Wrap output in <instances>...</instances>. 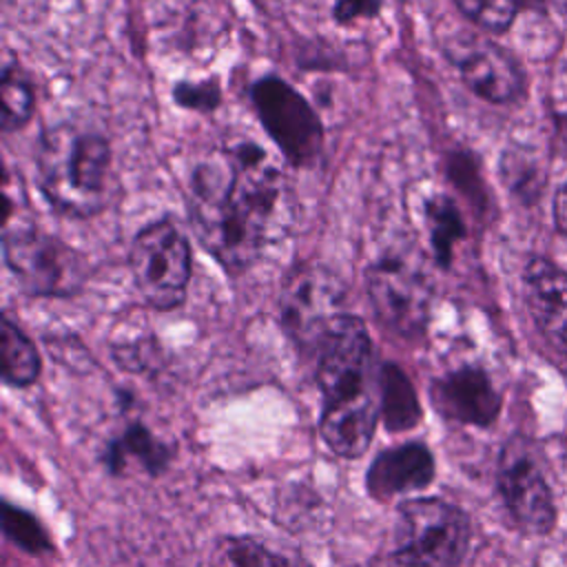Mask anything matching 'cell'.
<instances>
[{
	"label": "cell",
	"instance_id": "obj_1",
	"mask_svg": "<svg viewBox=\"0 0 567 567\" xmlns=\"http://www.w3.org/2000/svg\"><path fill=\"white\" fill-rule=\"evenodd\" d=\"M288 182L255 142H239L190 173V226L219 266L241 275L259 261L284 215Z\"/></svg>",
	"mask_w": 567,
	"mask_h": 567
},
{
	"label": "cell",
	"instance_id": "obj_8",
	"mask_svg": "<svg viewBox=\"0 0 567 567\" xmlns=\"http://www.w3.org/2000/svg\"><path fill=\"white\" fill-rule=\"evenodd\" d=\"M348 288L343 279L319 261H297L281 279L279 321L288 339L306 354H315L328 326L343 315Z\"/></svg>",
	"mask_w": 567,
	"mask_h": 567
},
{
	"label": "cell",
	"instance_id": "obj_24",
	"mask_svg": "<svg viewBox=\"0 0 567 567\" xmlns=\"http://www.w3.org/2000/svg\"><path fill=\"white\" fill-rule=\"evenodd\" d=\"M173 102L186 111L208 115L221 104V86L217 78H206L199 82L182 80L173 86Z\"/></svg>",
	"mask_w": 567,
	"mask_h": 567
},
{
	"label": "cell",
	"instance_id": "obj_3",
	"mask_svg": "<svg viewBox=\"0 0 567 567\" xmlns=\"http://www.w3.org/2000/svg\"><path fill=\"white\" fill-rule=\"evenodd\" d=\"M111 164L113 151L102 133L58 122L38 137L35 186L58 215L91 219L109 204Z\"/></svg>",
	"mask_w": 567,
	"mask_h": 567
},
{
	"label": "cell",
	"instance_id": "obj_6",
	"mask_svg": "<svg viewBox=\"0 0 567 567\" xmlns=\"http://www.w3.org/2000/svg\"><path fill=\"white\" fill-rule=\"evenodd\" d=\"M128 268L137 292L153 310H175L186 301L193 275L190 241L173 219H153L133 235Z\"/></svg>",
	"mask_w": 567,
	"mask_h": 567
},
{
	"label": "cell",
	"instance_id": "obj_9",
	"mask_svg": "<svg viewBox=\"0 0 567 567\" xmlns=\"http://www.w3.org/2000/svg\"><path fill=\"white\" fill-rule=\"evenodd\" d=\"M363 279L374 317L385 330L408 341L425 334L432 286L410 257L388 252L365 268Z\"/></svg>",
	"mask_w": 567,
	"mask_h": 567
},
{
	"label": "cell",
	"instance_id": "obj_19",
	"mask_svg": "<svg viewBox=\"0 0 567 567\" xmlns=\"http://www.w3.org/2000/svg\"><path fill=\"white\" fill-rule=\"evenodd\" d=\"M423 215H425L434 259L441 268H450L452 257H454V246L467 233L463 215H461L456 202L443 193L425 199Z\"/></svg>",
	"mask_w": 567,
	"mask_h": 567
},
{
	"label": "cell",
	"instance_id": "obj_13",
	"mask_svg": "<svg viewBox=\"0 0 567 567\" xmlns=\"http://www.w3.org/2000/svg\"><path fill=\"white\" fill-rule=\"evenodd\" d=\"M523 290L538 332L567 359V272L545 257H532L523 272Z\"/></svg>",
	"mask_w": 567,
	"mask_h": 567
},
{
	"label": "cell",
	"instance_id": "obj_14",
	"mask_svg": "<svg viewBox=\"0 0 567 567\" xmlns=\"http://www.w3.org/2000/svg\"><path fill=\"white\" fill-rule=\"evenodd\" d=\"M434 456L423 441L401 443L374 456L365 472V489L374 501L425 489L434 478Z\"/></svg>",
	"mask_w": 567,
	"mask_h": 567
},
{
	"label": "cell",
	"instance_id": "obj_17",
	"mask_svg": "<svg viewBox=\"0 0 567 567\" xmlns=\"http://www.w3.org/2000/svg\"><path fill=\"white\" fill-rule=\"evenodd\" d=\"M210 567H312L295 551L275 549L255 536H221L210 551Z\"/></svg>",
	"mask_w": 567,
	"mask_h": 567
},
{
	"label": "cell",
	"instance_id": "obj_21",
	"mask_svg": "<svg viewBox=\"0 0 567 567\" xmlns=\"http://www.w3.org/2000/svg\"><path fill=\"white\" fill-rule=\"evenodd\" d=\"M2 532L7 540H11L16 547L31 556H42L53 551V540L47 534L40 518L11 501L2 503Z\"/></svg>",
	"mask_w": 567,
	"mask_h": 567
},
{
	"label": "cell",
	"instance_id": "obj_5",
	"mask_svg": "<svg viewBox=\"0 0 567 567\" xmlns=\"http://www.w3.org/2000/svg\"><path fill=\"white\" fill-rule=\"evenodd\" d=\"M2 259L29 297H73L82 292L89 279L86 257L38 226H7Z\"/></svg>",
	"mask_w": 567,
	"mask_h": 567
},
{
	"label": "cell",
	"instance_id": "obj_28",
	"mask_svg": "<svg viewBox=\"0 0 567 567\" xmlns=\"http://www.w3.org/2000/svg\"><path fill=\"white\" fill-rule=\"evenodd\" d=\"M540 2L543 0H518V7H532L534 9V7H540Z\"/></svg>",
	"mask_w": 567,
	"mask_h": 567
},
{
	"label": "cell",
	"instance_id": "obj_26",
	"mask_svg": "<svg viewBox=\"0 0 567 567\" xmlns=\"http://www.w3.org/2000/svg\"><path fill=\"white\" fill-rule=\"evenodd\" d=\"M385 0H337L332 4V20L341 27H350L359 20H372L381 13Z\"/></svg>",
	"mask_w": 567,
	"mask_h": 567
},
{
	"label": "cell",
	"instance_id": "obj_4",
	"mask_svg": "<svg viewBox=\"0 0 567 567\" xmlns=\"http://www.w3.org/2000/svg\"><path fill=\"white\" fill-rule=\"evenodd\" d=\"M472 525L467 514L439 496L399 503L392 545L396 567H458L467 554Z\"/></svg>",
	"mask_w": 567,
	"mask_h": 567
},
{
	"label": "cell",
	"instance_id": "obj_18",
	"mask_svg": "<svg viewBox=\"0 0 567 567\" xmlns=\"http://www.w3.org/2000/svg\"><path fill=\"white\" fill-rule=\"evenodd\" d=\"M0 372L11 388H29L42 372V357L35 343L7 312L0 326Z\"/></svg>",
	"mask_w": 567,
	"mask_h": 567
},
{
	"label": "cell",
	"instance_id": "obj_25",
	"mask_svg": "<svg viewBox=\"0 0 567 567\" xmlns=\"http://www.w3.org/2000/svg\"><path fill=\"white\" fill-rule=\"evenodd\" d=\"M450 182L463 190L474 204H483L485 199V190L483 184L478 179V168L472 155L463 153V151H454L447 155V168H445Z\"/></svg>",
	"mask_w": 567,
	"mask_h": 567
},
{
	"label": "cell",
	"instance_id": "obj_10",
	"mask_svg": "<svg viewBox=\"0 0 567 567\" xmlns=\"http://www.w3.org/2000/svg\"><path fill=\"white\" fill-rule=\"evenodd\" d=\"M498 489L512 518L529 534H549L556 525V505L540 465L520 436L509 439L498 458Z\"/></svg>",
	"mask_w": 567,
	"mask_h": 567
},
{
	"label": "cell",
	"instance_id": "obj_16",
	"mask_svg": "<svg viewBox=\"0 0 567 567\" xmlns=\"http://www.w3.org/2000/svg\"><path fill=\"white\" fill-rule=\"evenodd\" d=\"M379 414L390 432L412 430L421 421V403L410 377L401 365L385 361L377 370Z\"/></svg>",
	"mask_w": 567,
	"mask_h": 567
},
{
	"label": "cell",
	"instance_id": "obj_23",
	"mask_svg": "<svg viewBox=\"0 0 567 567\" xmlns=\"http://www.w3.org/2000/svg\"><path fill=\"white\" fill-rule=\"evenodd\" d=\"M454 4L472 24L492 33H505L520 9L518 0H454Z\"/></svg>",
	"mask_w": 567,
	"mask_h": 567
},
{
	"label": "cell",
	"instance_id": "obj_22",
	"mask_svg": "<svg viewBox=\"0 0 567 567\" xmlns=\"http://www.w3.org/2000/svg\"><path fill=\"white\" fill-rule=\"evenodd\" d=\"M501 179L525 204H534L545 186L540 164L523 151H505L501 155Z\"/></svg>",
	"mask_w": 567,
	"mask_h": 567
},
{
	"label": "cell",
	"instance_id": "obj_12",
	"mask_svg": "<svg viewBox=\"0 0 567 567\" xmlns=\"http://www.w3.org/2000/svg\"><path fill=\"white\" fill-rule=\"evenodd\" d=\"M430 401L443 419L476 427H489L501 412V394L478 365H461L434 379Z\"/></svg>",
	"mask_w": 567,
	"mask_h": 567
},
{
	"label": "cell",
	"instance_id": "obj_2",
	"mask_svg": "<svg viewBox=\"0 0 567 567\" xmlns=\"http://www.w3.org/2000/svg\"><path fill=\"white\" fill-rule=\"evenodd\" d=\"M374 350L361 317L343 312L323 332L317 357V385L321 392L319 434L328 450L341 458L368 452L379 421L374 396Z\"/></svg>",
	"mask_w": 567,
	"mask_h": 567
},
{
	"label": "cell",
	"instance_id": "obj_20",
	"mask_svg": "<svg viewBox=\"0 0 567 567\" xmlns=\"http://www.w3.org/2000/svg\"><path fill=\"white\" fill-rule=\"evenodd\" d=\"M35 111V89L20 64L7 60L0 73V128L2 133L22 131Z\"/></svg>",
	"mask_w": 567,
	"mask_h": 567
},
{
	"label": "cell",
	"instance_id": "obj_7",
	"mask_svg": "<svg viewBox=\"0 0 567 567\" xmlns=\"http://www.w3.org/2000/svg\"><path fill=\"white\" fill-rule=\"evenodd\" d=\"M250 104L266 135L295 168H310L323 151V124L312 104L281 75H259L250 89Z\"/></svg>",
	"mask_w": 567,
	"mask_h": 567
},
{
	"label": "cell",
	"instance_id": "obj_27",
	"mask_svg": "<svg viewBox=\"0 0 567 567\" xmlns=\"http://www.w3.org/2000/svg\"><path fill=\"white\" fill-rule=\"evenodd\" d=\"M554 217H556L558 230L567 237V182L558 188L554 197Z\"/></svg>",
	"mask_w": 567,
	"mask_h": 567
},
{
	"label": "cell",
	"instance_id": "obj_15",
	"mask_svg": "<svg viewBox=\"0 0 567 567\" xmlns=\"http://www.w3.org/2000/svg\"><path fill=\"white\" fill-rule=\"evenodd\" d=\"M173 456V445L162 441L144 423L131 421L122 432L104 443L100 461L111 476H122L131 463H137L148 476H159L168 470Z\"/></svg>",
	"mask_w": 567,
	"mask_h": 567
},
{
	"label": "cell",
	"instance_id": "obj_11",
	"mask_svg": "<svg viewBox=\"0 0 567 567\" xmlns=\"http://www.w3.org/2000/svg\"><path fill=\"white\" fill-rule=\"evenodd\" d=\"M456 64L463 84L492 104H509L523 95L525 75L509 51L489 40H470L447 53Z\"/></svg>",
	"mask_w": 567,
	"mask_h": 567
}]
</instances>
